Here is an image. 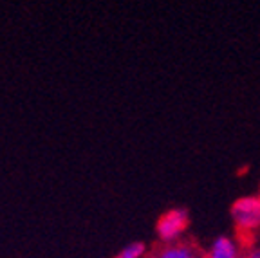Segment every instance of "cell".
<instances>
[{"label": "cell", "mask_w": 260, "mask_h": 258, "mask_svg": "<svg viewBox=\"0 0 260 258\" xmlns=\"http://www.w3.org/2000/svg\"><path fill=\"white\" fill-rule=\"evenodd\" d=\"M190 228V215L184 208H170L155 222V233L161 244L179 242Z\"/></svg>", "instance_id": "obj_2"}, {"label": "cell", "mask_w": 260, "mask_h": 258, "mask_svg": "<svg viewBox=\"0 0 260 258\" xmlns=\"http://www.w3.org/2000/svg\"><path fill=\"white\" fill-rule=\"evenodd\" d=\"M146 246L143 242H130L119 251L114 258H145Z\"/></svg>", "instance_id": "obj_5"}, {"label": "cell", "mask_w": 260, "mask_h": 258, "mask_svg": "<svg viewBox=\"0 0 260 258\" xmlns=\"http://www.w3.org/2000/svg\"><path fill=\"white\" fill-rule=\"evenodd\" d=\"M244 249L237 238L230 235H220L210 244L204 258H242Z\"/></svg>", "instance_id": "obj_3"}, {"label": "cell", "mask_w": 260, "mask_h": 258, "mask_svg": "<svg viewBox=\"0 0 260 258\" xmlns=\"http://www.w3.org/2000/svg\"><path fill=\"white\" fill-rule=\"evenodd\" d=\"M152 258H204V254L193 244L179 240V242L174 244H162L152 254Z\"/></svg>", "instance_id": "obj_4"}, {"label": "cell", "mask_w": 260, "mask_h": 258, "mask_svg": "<svg viewBox=\"0 0 260 258\" xmlns=\"http://www.w3.org/2000/svg\"><path fill=\"white\" fill-rule=\"evenodd\" d=\"M232 220L240 233H255L260 230V194L244 195L232 204Z\"/></svg>", "instance_id": "obj_1"}, {"label": "cell", "mask_w": 260, "mask_h": 258, "mask_svg": "<svg viewBox=\"0 0 260 258\" xmlns=\"http://www.w3.org/2000/svg\"><path fill=\"white\" fill-rule=\"evenodd\" d=\"M242 258H260V246H249L244 249Z\"/></svg>", "instance_id": "obj_6"}]
</instances>
